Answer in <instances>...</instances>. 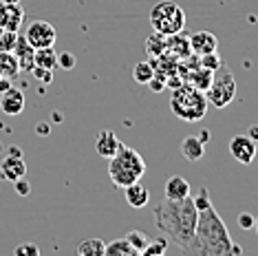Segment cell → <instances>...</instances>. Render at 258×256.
Listing matches in <instances>:
<instances>
[{"label":"cell","instance_id":"d6a6232c","mask_svg":"<svg viewBox=\"0 0 258 256\" xmlns=\"http://www.w3.org/2000/svg\"><path fill=\"white\" fill-rule=\"evenodd\" d=\"M236 221H238V228H243V230H251V228H254V217H251L249 212H240Z\"/></svg>","mask_w":258,"mask_h":256},{"label":"cell","instance_id":"cb8c5ba5","mask_svg":"<svg viewBox=\"0 0 258 256\" xmlns=\"http://www.w3.org/2000/svg\"><path fill=\"white\" fill-rule=\"evenodd\" d=\"M152 75H155V67H152V62H137L133 69V80L137 84H148L152 80Z\"/></svg>","mask_w":258,"mask_h":256},{"label":"cell","instance_id":"8992f818","mask_svg":"<svg viewBox=\"0 0 258 256\" xmlns=\"http://www.w3.org/2000/svg\"><path fill=\"white\" fill-rule=\"evenodd\" d=\"M205 97H208V104H212L214 108H225L234 102V97H236V80H234V73L230 71V67L225 62L214 71L212 82L205 91Z\"/></svg>","mask_w":258,"mask_h":256},{"label":"cell","instance_id":"ac0fdd59","mask_svg":"<svg viewBox=\"0 0 258 256\" xmlns=\"http://www.w3.org/2000/svg\"><path fill=\"white\" fill-rule=\"evenodd\" d=\"M212 75H214V71H208V69H203L201 64L195 69V71H190L185 75V80H187V84H192L195 89H199V91H208V86H210V82H212Z\"/></svg>","mask_w":258,"mask_h":256},{"label":"cell","instance_id":"3957f363","mask_svg":"<svg viewBox=\"0 0 258 256\" xmlns=\"http://www.w3.org/2000/svg\"><path fill=\"white\" fill-rule=\"evenodd\" d=\"M144 174H146V161L135 148L121 146L108 159V177L117 188H126V185L135 181H142Z\"/></svg>","mask_w":258,"mask_h":256},{"label":"cell","instance_id":"277c9868","mask_svg":"<svg viewBox=\"0 0 258 256\" xmlns=\"http://www.w3.org/2000/svg\"><path fill=\"white\" fill-rule=\"evenodd\" d=\"M208 97H205L203 91L195 89L192 84H179L174 86L172 91V97H170V108H172V113L177 115L179 119L183 121H199L205 117V113H208Z\"/></svg>","mask_w":258,"mask_h":256},{"label":"cell","instance_id":"ffe728a7","mask_svg":"<svg viewBox=\"0 0 258 256\" xmlns=\"http://www.w3.org/2000/svg\"><path fill=\"white\" fill-rule=\"evenodd\" d=\"M104 256H139V252L126 241V236H124V238H115L113 243H106Z\"/></svg>","mask_w":258,"mask_h":256},{"label":"cell","instance_id":"d590c367","mask_svg":"<svg viewBox=\"0 0 258 256\" xmlns=\"http://www.w3.org/2000/svg\"><path fill=\"white\" fill-rule=\"evenodd\" d=\"M199 139H201L203 144H205V142H210V131H201V137H199Z\"/></svg>","mask_w":258,"mask_h":256},{"label":"cell","instance_id":"ba28073f","mask_svg":"<svg viewBox=\"0 0 258 256\" xmlns=\"http://www.w3.org/2000/svg\"><path fill=\"white\" fill-rule=\"evenodd\" d=\"M230 155L238 164H251L256 157V142L247 135H234L230 139Z\"/></svg>","mask_w":258,"mask_h":256},{"label":"cell","instance_id":"74e56055","mask_svg":"<svg viewBox=\"0 0 258 256\" xmlns=\"http://www.w3.org/2000/svg\"><path fill=\"white\" fill-rule=\"evenodd\" d=\"M254 230H256V234H258V217H254Z\"/></svg>","mask_w":258,"mask_h":256},{"label":"cell","instance_id":"603a6c76","mask_svg":"<svg viewBox=\"0 0 258 256\" xmlns=\"http://www.w3.org/2000/svg\"><path fill=\"white\" fill-rule=\"evenodd\" d=\"M104 247H106V243L102 238H84L78 245V254L80 256H104Z\"/></svg>","mask_w":258,"mask_h":256},{"label":"cell","instance_id":"e575fe53","mask_svg":"<svg viewBox=\"0 0 258 256\" xmlns=\"http://www.w3.org/2000/svg\"><path fill=\"white\" fill-rule=\"evenodd\" d=\"M247 137H251L254 142H258V126H251V128H249V135H247Z\"/></svg>","mask_w":258,"mask_h":256},{"label":"cell","instance_id":"f546056e","mask_svg":"<svg viewBox=\"0 0 258 256\" xmlns=\"http://www.w3.org/2000/svg\"><path fill=\"white\" fill-rule=\"evenodd\" d=\"M195 206H197L199 212L212 206V203H210V192H208V188H201V190H199V195L195 197Z\"/></svg>","mask_w":258,"mask_h":256},{"label":"cell","instance_id":"7a4b0ae2","mask_svg":"<svg viewBox=\"0 0 258 256\" xmlns=\"http://www.w3.org/2000/svg\"><path fill=\"white\" fill-rule=\"evenodd\" d=\"M195 254L201 256H230L240 254V247L234 245L230 230L223 223L219 212L212 206L199 212L197 234H195Z\"/></svg>","mask_w":258,"mask_h":256},{"label":"cell","instance_id":"9a60e30c","mask_svg":"<svg viewBox=\"0 0 258 256\" xmlns=\"http://www.w3.org/2000/svg\"><path fill=\"white\" fill-rule=\"evenodd\" d=\"M124 195H126V203L131 208H146L150 201V192L142 181H135L131 185H126Z\"/></svg>","mask_w":258,"mask_h":256},{"label":"cell","instance_id":"1f68e13d","mask_svg":"<svg viewBox=\"0 0 258 256\" xmlns=\"http://www.w3.org/2000/svg\"><path fill=\"white\" fill-rule=\"evenodd\" d=\"M31 71H33V75H36V78H38V80H40V82H42V84H51V82H53V71H51V69L33 67Z\"/></svg>","mask_w":258,"mask_h":256},{"label":"cell","instance_id":"83f0119b","mask_svg":"<svg viewBox=\"0 0 258 256\" xmlns=\"http://www.w3.org/2000/svg\"><path fill=\"white\" fill-rule=\"evenodd\" d=\"M18 42V31H3L0 29V51H14Z\"/></svg>","mask_w":258,"mask_h":256},{"label":"cell","instance_id":"6da1fadb","mask_svg":"<svg viewBox=\"0 0 258 256\" xmlns=\"http://www.w3.org/2000/svg\"><path fill=\"white\" fill-rule=\"evenodd\" d=\"M155 223L159 232L174 243L181 252L195 254V234H197V219L199 210L195 206V199H163L152 208Z\"/></svg>","mask_w":258,"mask_h":256},{"label":"cell","instance_id":"836d02e7","mask_svg":"<svg viewBox=\"0 0 258 256\" xmlns=\"http://www.w3.org/2000/svg\"><path fill=\"white\" fill-rule=\"evenodd\" d=\"M14 183H16V192H18L20 197H27L29 192H31V185H29V183L25 181V177L18 179V181H14Z\"/></svg>","mask_w":258,"mask_h":256},{"label":"cell","instance_id":"484cf974","mask_svg":"<svg viewBox=\"0 0 258 256\" xmlns=\"http://www.w3.org/2000/svg\"><path fill=\"white\" fill-rule=\"evenodd\" d=\"M166 249H168V238L163 236V238H150V243L144 247V256H161V254H166Z\"/></svg>","mask_w":258,"mask_h":256},{"label":"cell","instance_id":"5b68a950","mask_svg":"<svg viewBox=\"0 0 258 256\" xmlns=\"http://www.w3.org/2000/svg\"><path fill=\"white\" fill-rule=\"evenodd\" d=\"M150 25L157 33H163V36H172V33L183 31L187 25L185 11L179 7L172 0H161L157 3L150 11Z\"/></svg>","mask_w":258,"mask_h":256},{"label":"cell","instance_id":"7c38bea8","mask_svg":"<svg viewBox=\"0 0 258 256\" xmlns=\"http://www.w3.org/2000/svg\"><path fill=\"white\" fill-rule=\"evenodd\" d=\"M0 108H3V113L9 115V117L20 115L22 110H25V95H22V91L14 89V86H9L7 91H3V97H0Z\"/></svg>","mask_w":258,"mask_h":256},{"label":"cell","instance_id":"4fadbf2b","mask_svg":"<svg viewBox=\"0 0 258 256\" xmlns=\"http://www.w3.org/2000/svg\"><path fill=\"white\" fill-rule=\"evenodd\" d=\"M121 146H124V144L119 142V137H117L113 131H102L95 139V153L99 157H104V159H110Z\"/></svg>","mask_w":258,"mask_h":256},{"label":"cell","instance_id":"44dd1931","mask_svg":"<svg viewBox=\"0 0 258 256\" xmlns=\"http://www.w3.org/2000/svg\"><path fill=\"white\" fill-rule=\"evenodd\" d=\"M33 67H42V69H53L57 67V53L53 51V46H44V49L33 51Z\"/></svg>","mask_w":258,"mask_h":256},{"label":"cell","instance_id":"f1b7e54d","mask_svg":"<svg viewBox=\"0 0 258 256\" xmlns=\"http://www.w3.org/2000/svg\"><path fill=\"white\" fill-rule=\"evenodd\" d=\"M57 67L64 69V71H71L75 67V55L69 53V51H64V53H57Z\"/></svg>","mask_w":258,"mask_h":256},{"label":"cell","instance_id":"8d00e7d4","mask_svg":"<svg viewBox=\"0 0 258 256\" xmlns=\"http://www.w3.org/2000/svg\"><path fill=\"white\" fill-rule=\"evenodd\" d=\"M38 131H40V135H49V126H42V124H40Z\"/></svg>","mask_w":258,"mask_h":256},{"label":"cell","instance_id":"e0dca14e","mask_svg":"<svg viewBox=\"0 0 258 256\" xmlns=\"http://www.w3.org/2000/svg\"><path fill=\"white\" fill-rule=\"evenodd\" d=\"M163 190H166V199H185V197H190V183L179 174L170 177Z\"/></svg>","mask_w":258,"mask_h":256},{"label":"cell","instance_id":"d4e9b609","mask_svg":"<svg viewBox=\"0 0 258 256\" xmlns=\"http://www.w3.org/2000/svg\"><path fill=\"white\" fill-rule=\"evenodd\" d=\"M126 241L131 243V245L137 249L139 254H142L144 247L150 243V234H146V232H142V230H133V232H128V234H126Z\"/></svg>","mask_w":258,"mask_h":256},{"label":"cell","instance_id":"4dcf8cb0","mask_svg":"<svg viewBox=\"0 0 258 256\" xmlns=\"http://www.w3.org/2000/svg\"><path fill=\"white\" fill-rule=\"evenodd\" d=\"M14 254L16 256H38L40 254V247L36 245V243H22V245H18L14 249Z\"/></svg>","mask_w":258,"mask_h":256},{"label":"cell","instance_id":"f35d334b","mask_svg":"<svg viewBox=\"0 0 258 256\" xmlns=\"http://www.w3.org/2000/svg\"><path fill=\"white\" fill-rule=\"evenodd\" d=\"M0 3H20V0H0Z\"/></svg>","mask_w":258,"mask_h":256},{"label":"cell","instance_id":"4316f807","mask_svg":"<svg viewBox=\"0 0 258 256\" xmlns=\"http://www.w3.org/2000/svg\"><path fill=\"white\" fill-rule=\"evenodd\" d=\"M199 64H201L203 69H208V71H216V69L223 64V57L216 53H205V55H199Z\"/></svg>","mask_w":258,"mask_h":256},{"label":"cell","instance_id":"52a82bcc","mask_svg":"<svg viewBox=\"0 0 258 256\" xmlns=\"http://www.w3.org/2000/svg\"><path fill=\"white\" fill-rule=\"evenodd\" d=\"M55 27L46 20H33L29 22L27 31H25V40L33 49H44V46H53L55 44Z\"/></svg>","mask_w":258,"mask_h":256},{"label":"cell","instance_id":"5bb4252c","mask_svg":"<svg viewBox=\"0 0 258 256\" xmlns=\"http://www.w3.org/2000/svg\"><path fill=\"white\" fill-rule=\"evenodd\" d=\"M166 53H170V55L174 57V60H185V57L192 53V51H190V38H187L183 31L168 36Z\"/></svg>","mask_w":258,"mask_h":256},{"label":"cell","instance_id":"8fae6325","mask_svg":"<svg viewBox=\"0 0 258 256\" xmlns=\"http://www.w3.org/2000/svg\"><path fill=\"white\" fill-rule=\"evenodd\" d=\"M27 174V164L22 159V155H7V159L0 164V177L5 181H18Z\"/></svg>","mask_w":258,"mask_h":256},{"label":"cell","instance_id":"2e32d148","mask_svg":"<svg viewBox=\"0 0 258 256\" xmlns=\"http://www.w3.org/2000/svg\"><path fill=\"white\" fill-rule=\"evenodd\" d=\"M181 155H183L187 161H201L205 155V144L195 135L185 137L183 142H181Z\"/></svg>","mask_w":258,"mask_h":256},{"label":"cell","instance_id":"d6986e66","mask_svg":"<svg viewBox=\"0 0 258 256\" xmlns=\"http://www.w3.org/2000/svg\"><path fill=\"white\" fill-rule=\"evenodd\" d=\"M166 46H168V36H163V33L155 31L146 38V53H148L150 57L166 55Z\"/></svg>","mask_w":258,"mask_h":256},{"label":"cell","instance_id":"30bf717a","mask_svg":"<svg viewBox=\"0 0 258 256\" xmlns=\"http://www.w3.org/2000/svg\"><path fill=\"white\" fill-rule=\"evenodd\" d=\"M190 51L195 55H205L219 51V38L212 31H197L190 36Z\"/></svg>","mask_w":258,"mask_h":256},{"label":"cell","instance_id":"9c48e42d","mask_svg":"<svg viewBox=\"0 0 258 256\" xmlns=\"http://www.w3.org/2000/svg\"><path fill=\"white\" fill-rule=\"evenodd\" d=\"M25 22V9L20 3H0V29L3 31H18Z\"/></svg>","mask_w":258,"mask_h":256},{"label":"cell","instance_id":"7402d4cb","mask_svg":"<svg viewBox=\"0 0 258 256\" xmlns=\"http://www.w3.org/2000/svg\"><path fill=\"white\" fill-rule=\"evenodd\" d=\"M14 51H16V60H18L20 64V69H33V46L27 42L25 38H18V42H16L14 46Z\"/></svg>","mask_w":258,"mask_h":256}]
</instances>
